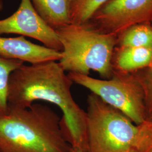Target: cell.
<instances>
[{
    "label": "cell",
    "mask_w": 152,
    "mask_h": 152,
    "mask_svg": "<svg viewBox=\"0 0 152 152\" xmlns=\"http://www.w3.org/2000/svg\"><path fill=\"white\" fill-rule=\"evenodd\" d=\"M73 82L59 62L23 65L11 74L9 107L27 108L36 101L54 104L63 113L64 129L71 147L87 151V114L73 98Z\"/></svg>",
    "instance_id": "cell-1"
},
{
    "label": "cell",
    "mask_w": 152,
    "mask_h": 152,
    "mask_svg": "<svg viewBox=\"0 0 152 152\" xmlns=\"http://www.w3.org/2000/svg\"><path fill=\"white\" fill-rule=\"evenodd\" d=\"M72 149L61 118L47 105L9 107L0 117V152H71Z\"/></svg>",
    "instance_id": "cell-2"
},
{
    "label": "cell",
    "mask_w": 152,
    "mask_h": 152,
    "mask_svg": "<svg viewBox=\"0 0 152 152\" xmlns=\"http://www.w3.org/2000/svg\"><path fill=\"white\" fill-rule=\"evenodd\" d=\"M55 31L62 46L59 63L64 71L87 76L93 71L104 80L111 78L116 35L100 32L87 23H71Z\"/></svg>",
    "instance_id": "cell-3"
},
{
    "label": "cell",
    "mask_w": 152,
    "mask_h": 152,
    "mask_svg": "<svg viewBox=\"0 0 152 152\" xmlns=\"http://www.w3.org/2000/svg\"><path fill=\"white\" fill-rule=\"evenodd\" d=\"M87 103L86 152H135L138 126L93 93Z\"/></svg>",
    "instance_id": "cell-4"
},
{
    "label": "cell",
    "mask_w": 152,
    "mask_h": 152,
    "mask_svg": "<svg viewBox=\"0 0 152 152\" xmlns=\"http://www.w3.org/2000/svg\"><path fill=\"white\" fill-rule=\"evenodd\" d=\"M68 75L73 83L86 88L137 126L145 121L143 91L133 73L113 70V76L108 80L71 72Z\"/></svg>",
    "instance_id": "cell-5"
},
{
    "label": "cell",
    "mask_w": 152,
    "mask_h": 152,
    "mask_svg": "<svg viewBox=\"0 0 152 152\" xmlns=\"http://www.w3.org/2000/svg\"><path fill=\"white\" fill-rule=\"evenodd\" d=\"M152 20V0H110L87 22L100 32L117 35L135 26Z\"/></svg>",
    "instance_id": "cell-6"
},
{
    "label": "cell",
    "mask_w": 152,
    "mask_h": 152,
    "mask_svg": "<svg viewBox=\"0 0 152 152\" xmlns=\"http://www.w3.org/2000/svg\"><path fill=\"white\" fill-rule=\"evenodd\" d=\"M1 34H16L31 37L48 48L62 51L56 31L38 15L30 0H21L19 7L13 14L0 20Z\"/></svg>",
    "instance_id": "cell-7"
},
{
    "label": "cell",
    "mask_w": 152,
    "mask_h": 152,
    "mask_svg": "<svg viewBox=\"0 0 152 152\" xmlns=\"http://www.w3.org/2000/svg\"><path fill=\"white\" fill-rule=\"evenodd\" d=\"M0 56L36 64L59 61L61 51L34 44L22 36L15 37L0 36Z\"/></svg>",
    "instance_id": "cell-8"
},
{
    "label": "cell",
    "mask_w": 152,
    "mask_h": 152,
    "mask_svg": "<svg viewBox=\"0 0 152 152\" xmlns=\"http://www.w3.org/2000/svg\"><path fill=\"white\" fill-rule=\"evenodd\" d=\"M38 15L55 31L71 24V0H30Z\"/></svg>",
    "instance_id": "cell-9"
},
{
    "label": "cell",
    "mask_w": 152,
    "mask_h": 152,
    "mask_svg": "<svg viewBox=\"0 0 152 152\" xmlns=\"http://www.w3.org/2000/svg\"><path fill=\"white\" fill-rule=\"evenodd\" d=\"M152 62V49L145 48H122L113 54V70L132 73L150 67Z\"/></svg>",
    "instance_id": "cell-10"
},
{
    "label": "cell",
    "mask_w": 152,
    "mask_h": 152,
    "mask_svg": "<svg viewBox=\"0 0 152 152\" xmlns=\"http://www.w3.org/2000/svg\"><path fill=\"white\" fill-rule=\"evenodd\" d=\"M24 63L17 60L8 59L0 56V117L6 114L9 109L8 88L11 73Z\"/></svg>",
    "instance_id": "cell-11"
},
{
    "label": "cell",
    "mask_w": 152,
    "mask_h": 152,
    "mask_svg": "<svg viewBox=\"0 0 152 152\" xmlns=\"http://www.w3.org/2000/svg\"><path fill=\"white\" fill-rule=\"evenodd\" d=\"M109 1L71 0V23L77 25L87 23L98 9Z\"/></svg>",
    "instance_id": "cell-12"
},
{
    "label": "cell",
    "mask_w": 152,
    "mask_h": 152,
    "mask_svg": "<svg viewBox=\"0 0 152 152\" xmlns=\"http://www.w3.org/2000/svg\"><path fill=\"white\" fill-rule=\"evenodd\" d=\"M122 48H145L152 49V29L144 24L128 29L121 41Z\"/></svg>",
    "instance_id": "cell-13"
},
{
    "label": "cell",
    "mask_w": 152,
    "mask_h": 152,
    "mask_svg": "<svg viewBox=\"0 0 152 152\" xmlns=\"http://www.w3.org/2000/svg\"><path fill=\"white\" fill-rule=\"evenodd\" d=\"M141 85L144 94L145 121L152 122V68H146L132 72Z\"/></svg>",
    "instance_id": "cell-14"
},
{
    "label": "cell",
    "mask_w": 152,
    "mask_h": 152,
    "mask_svg": "<svg viewBox=\"0 0 152 152\" xmlns=\"http://www.w3.org/2000/svg\"><path fill=\"white\" fill-rule=\"evenodd\" d=\"M135 152H152V122L138 125Z\"/></svg>",
    "instance_id": "cell-15"
},
{
    "label": "cell",
    "mask_w": 152,
    "mask_h": 152,
    "mask_svg": "<svg viewBox=\"0 0 152 152\" xmlns=\"http://www.w3.org/2000/svg\"><path fill=\"white\" fill-rule=\"evenodd\" d=\"M83 152L81 150L78 149V148H72V152Z\"/></svg>",
    "instance_id": "cell-16"
},
{
    "label": "cell",
    "mask_w": 152,
    "mask_h": 152,
    "mask_svg": "<svg viewBox=\"0 0 152 152\" xmlns=\"http://www.w3.org/2000/svg\"><path fill=\"white\" fill-rule=\"evenodd\" d=\"M3 9V2L2 0H0V11Z\"/></svg>",
    "instance_id": "cell-17"
},
{
    "label": "cell",
    "mask_w": 152,
    "mask_h": 152,
    "mask_svg": "<svg viewBox=\"0 0 152 152\" xmlns=\"http://www.w3.org/2000/svg\"><path fill=\"white\" fill-rule=\"evenodd\" d=\"M151 68H152V64H151V66H150Z\"/></svg>",
    "instance_id": "cell-18"
}]
</instances>
